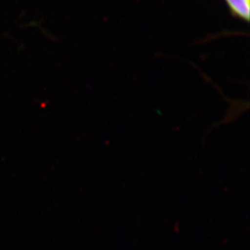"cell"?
Returning a JSON list of instances; mask_svg holds the SVG:
<instances>
[{
    "mask_svg": "<svg viewBox=\"0 0 250 250\" xmlns=\"http://www.w3.org/2000/svg\"><path fill=\"white\" fill-rule=\"evenodd\" d=\"M232 14L245 21H250V0H224Z\"/></svg>",
    "mask_w": 250,
    "mask_h": 250,
    "instance_id": "obj_1",
    "label": "cell"
}]
</instances>
